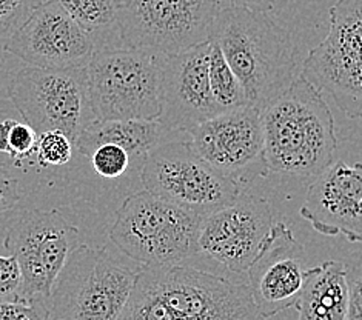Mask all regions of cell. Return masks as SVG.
Here are the masks:
<instances>
[{
	"label": "cell",
	"mask_w": 362,
	"mask_h": 320,
	"mask_svg": "<svg viewBox=\"0 0 362 320\" xmlns=\"http://www.w3.org/2000/svg\"><path fill=\"white\" fill-rule=\"evenodd\" d=\"M119 320H265L244 283L192 266L144 268Z\"/></svg>",
	"instance_id": "cell-1"
},
{
	"label": "cell",
	"mask_w": 362,
	"mask_h": 320,
	"mask_svg": "<svg viewBox=\"0 0 362 320\" xmlns=\"http://www.w3.org/2000/svg\"><path fill=\"white\" fill-rule=\"evenodd\" d=\"M261 122L269 172L315 179L334 162L332 109L303 74L261 111Z\"/></svg>",
	"instance_id": "cell-2"
},
{
	"label": "cell",
	"mask_w": 362,
	"mask_h": 320,
	"mask_svg": "<svg viewBox=\"0 0 362 320\" xmlns=\"http://www.w3.org/2000/svg\"><path fill=\"white\" fill-rule=\"evenodd\" d=\"M236 74L252 107L262 111L295 81L296 53L287 30L267 13L227 4L211 39Z\"/></svg>",
	"instance_id": "cell-3"
},
{
	"label": "cell",
	"mask_w": 362,
	"mask_h": 320,
	"mask_svg": "<svg viewBox=\"0 0 362 320\" xmlns=\"http://www.w3.org/2000/svg\"><path fill=\"white\" fill-rule=\"evenodd\" d=\"M202 220V215L144 189L125 198L110 240L144 268L176 266L199 253Z\"/></svg>",
	"instance_id": "cell-4"
},
{
	"label": "cell",
	"mask_w": 362,
	"mask_h": 320,
	"mask_svg": "<svg viewBox=\"0 0 362 320\" xmlns=\"http://www.w3.org/2000/svg\"><path fill=\"white\" fill-rule=\"evenodd\" d=\"M141 270L108 248L79 245L51 290L48 320H119Z\"/></svg>",
	"instance_id": "cell-5"
},
{
	"label": "cell",
	"mask_w": 362,
	"mask_h": 320,
	"mask_svg": "<svg viewBox=\"0 0 362 320\" xmlns=\"http://www.w3.org/2000/svg\"><path fill=\"white\" fill-rule=\"evenodd\" d=\"M87 86L96 120H158L160 56L127 47L94 51Z\"/></svg>",
	"instance_id": "cell-6"
},
{
	"label": "cell",
	"mask_w": 362,
	"mask_h": 320,
	"mask_svg": "<svg viewBox=\"0 0 362 320\" xmlns=\"http://www.w3.org/2000/svg\"><path fill=\"white\" fill-rule=\"evenodd\" d=\"M226 5V0H120V40L159 56L184 53L210 42Z\"/></svg>",
	"instance_id": "cell-7"
},
{
	"label": "cell",
	"mask_w": 362,
	"mask_h": 320,
	"mask_svg": "<svg viewBox=\"0 0 362 320\" xmlns=\"http://www.w3.org/2000/svg\"><path fill=\"white\" fill-rule=\"evenodd\" d=\"M141 180L146 191L202 218L235 202L243 193V186L206 163L189 141L170 137L146 155Z\"/></svg>",
	"instance_id": "cell-8"
},
{
	"label": "cell",
	"mask_w": 362,
	"mask_h": 320,
	"mask_svg": "<svg viewBox=\"0 0 362 320\" xmlns=\"http://www.w3.org/2000/svg\"><path fill=\"white\" fill-rule=\"evenodd\" d=\"M13 105L39 136L60 131L76 143L96 120L93 114L87 66L70 70H42L25 66L8 88Z\"/></svg>",
	"instance_id": "cell-9"
},
{
	"label": "cell",
	"mask_w": 362,
	"mask_h": 320,
	"mask_svg": "<svg viewBox=\"0 0 362 320\" xmlns=\"http://www.w3.org/2000/svg\"><path fill=\"white\" fill-rule=\"evenodd\" d=\"M330 31L310 51L303 76L350 119L362 117V0H338Z\"/></svg>",
	"instance_id": "cell-10"
},
{
	"label": "cell",
	"mask_w": 362,
	"mask_h": 320,
	"mask_svg": "<svg viewBox=\"0 0 362 320\" xmlns=\"http://www.w3.org/2000/svg\"><path fill=\"white\" fill-rule=\"evenodd\" d=\"M79 230L59 210L25 213L5 239L8 253L16 257L22 274V300L49 302L59 273L79 247Z\"/></svg>",
	"instance_id": "cell-11"
},
{
	"label": "cell",
	"mask_w": 362,
	"mask_h": 320,
	"mask_svg": "<svg viewBox=\"0 0 362 320\" xmlns=\"http://www.w3.org/2000/svg\"><path fill=\"white\" fill-rule=\"evenodd\" d=\"M188 134L189 145L206 163L243 188L270 174L261 111L252 105L219 112Z\"/></svg>",
	"instance_id": "cell-12"
},
{
	"label": "cell",
	"mask_w": 362,
	"mask_h": 320,
	"mask_svg": "<svg viewBox=\"0 0 362 320\" xmlns=\"http://www.w3.org/2000/svg\"><path fill=\"white\" fill-rule=\"evenodd\" d=\"M5 51L42 70L85 68L96 43L53 0H45L5 42Z\"/></svg>",
	"instance_id": "cell-13"
},
{
	"label": "cell",
	"mask_w": 362,
	"mask_h": 320,
	"mask_svg": "<svg viewBox=\"0 0 362 320\" xmlns=\"http://www.w3.org/2000/svg\"><path fill=\"white\" fill-rule=\"evenodd\" d=\"M273 225L270 203L243 191L235 202L205 215L199 231V253L230 273H247Z\"/></svg>",
	"instance_id": "cell-14"
},
{
	"label": "cell",
	"mask_w": 362,
	"mask_h": 320,
	"mask_svg": "<svg viewBox=\"0 0 362 320\" xmlns=\"http://www.w3.org/2000/svg\"><path fill=\"white\" fill-rule=\"evenodd\" d=\"M312 268L304 247L282 222H274L259 253L247 270L250 292L267 320L298 304Z\"/></svg>",
	"instance_id": "cell-15"
},
{
	"label": "cell",
	"mask_w": 362,
	"mask_h": 320,
	"mask_svg": "<svg viewBox=\"0 0 362 320\" xmlns=\"http://www.w3.org/2000/svg\"><path fill=\"white\" fill-rule=\"evenodd\" d=\"M209 57L210 42L160 56L162 111L158 120L168 133H189L221 112L210 88Z\"/></svg>",
	"instance_id": "cell-16"
},
{
	"label": "cell",
	"mask_w": 362,
	"mask_h": 320,
	"mask_svg": "<svg viewBox=\"0 0 362 320\" xmlns=\"http://www.w3.org/2000/svg\"><path fill=\"white\" fill-rule=\"evenodd\" d=\"M299 214L319 235L362 244V163L333 162L313 179Z\"/></svg>",
	"instance_id": "cell-17"
},
{
	"label": "cell",
	"mask_w": 362,
	"mask_h": 320,
	"mask_svg": "<svg viewBox=\"0 0 362 320\" xmlns=\"http://www.w3.org/2000/svg\"><path fill=\"white\" fill-rule=\"evenodd\" d=\"M170 134L159 120H94L83 129L74 148L90 155L100 145H116L132 155V160H145L148 153Z\"/></svg>",
	"instance_id": "cell-18"
},
{
	"label": "cell",
	"mask_w": 362,
	"mask_h": 320,
	"mask_svg": "<svg viewBox=\"0 0 362 320\" xmlns=\"http://www.w3.org/2000/svg\"><path fill=\"white\" fill-rule=\"evenodd\" d=\"M295 307L298 320H346L347 282L342 261L313 266Z\"/></svg>",
	"instance_id": "cell-19"
},
{
	"label": "cell",
	"mask_w": 362,
	"mask_h": 320,
	"mask_svg": "<svg viewBox=\"0 0 362 320\" xmlns=\"http://www.w3.org/2000/svg\"><path fill=\"white\" fill-rule=\"evenodd\" d=\"M96 43L105 49L108 36L119 34L120 0H53ZM120 37V34H119Z\"/></svg>",
	"instance_id": "cell-20"
},
{
	"label": "cell",
	"mask_w": 362,
	"mask_h": 320,
	"mask_svg": "<svg viewBox=\"0 0 362 320\" xmlns=\"http://www.w3.org/2000/svg\"><path fill=\"white\" fill-rule=\"evenodd\" d=\"M209 76L213 99L221 112L250 105L243 85L233 73L218 43L213 40H210Z\"/></svg>",
	"instance_id": "cell-21"
},
{
	"label": "cell",
	"mask_w": 362,
	"mask_h": 320,
	"mask_svg": "<svg viewBox=\"0 0 362 320\" xmlns=\"http://www.w3.org/2000/svg\"><path fill=\"white\" fill-rule=\"evenodd\" d=\"M74 143L60 131H48L39 136L37 162L42 168L60 167L71 160Z\"/></svg>",
	"instance_id": "cell-22"
},
{
	"label": "cell",
	"mask_w": 362,
	"mask_h": 320,
	"mask_svg": "<svg viewBox=\"0 0 362 320\" xmlns=\"http://www.w3.org/2000/svg\"><path fill=\"white\" fill-rule=\"evenodd\" d=\"M39 134L28 124L14 122L8 139L4 154L11 160L14 167L21 168L25 160H28L33 154H36L37 150Z\"/></svg>",
	"instance_id": "cell-23"
},
{
	"label": "cell",
	"mask_w": 362,
	"mask_h": 320,
	"mask_svg": "<svg viewBox=\"0 0 362 320\" xmlns=\"http://www.w3.org/2000/svg\"><path fill=\"white\" fill-rule=\"evenodd\" d=\"M91 165L99 176L105 179H117L130 168L132 155L116 145H100L90 155Z\"/></svg>",
	"instance_id": "cell-24"
},
{
	"label": "cell",
	"mask_w": 362,
	"mask_h": 320,
	"mask_svg": "<svg viewBox=\"0 0 362 320\" xmlns=\"http://www.w3.org/2000/svg\"><path fill=\"white\" fill-rule=\"evenodd\" d=\"M347 282V317L362 320V253H353L342 259Z\"/></svg>",
	"instance_id": "cell-25"
},
{
	"label": "cell",
	"mask_w": 362,
	"mask_h": 320,
	"mask_svg": "<svg viewBox=\"0 0 362 320\" xmlns=\"http://www.w3.org/2000/svg\"><path fill=\"white\" fill-rule=\"evenodd\" d=\"M45 0H0V37L11 36Z\"/></svg>",
	"instance_id": "cell-26"
},
{
	"label": "cell",
	"mask_w": 362,
	"mask_h": 320,
	"mask_svg": "<svg viewBox=\"0 0 362 320\" xmlns=\"http://www.w3.org/2000/svg\"><path fill=\"white\" fill-rule=\"evenodd\" d=\"M22 302V274L13 254H0V304Z\"/></svg>",
	"instance_id": "cell-27"
},
{
	"label": "cell",
	"mask_w": 362,
	"mask_h": 320,
	"mask_svg": "<svg viewBox=\"0 0 362 320\" xmlns=\"http://www.w3.org/2000/svg\"><path fill=\"white\" fill-rule=\"evenodd\" d=\"M0 320H48V305L42 302L0 304Z\"/></svg>",
	"instance_id": "cell-28"
},
{
	"label": "cell",
	"mask_w": 362,
	"mask_h": 320,
	"mask_svg": "<svg viewBox=\"0 0 362 320\" xmlns=\"http://www.w3.org/2000/svg\"><path fill=\"white\" fill-rule=\"evenodd\" d=\"M21 201L19 182L10 176H0V214L14 208Z\"/></svg>",
	"instance_id": "cell-29"
},
{
	"label": "cell",
	"mask_w": 362,
	"mask_h": 320,
	"mask_svg": "<svg viewBox=\"0 0 362 320\" xmlns=\"http://www.w3.org/2000/svg\"><path fill=\"white\" fill-rule=\"evenodd\" d=\"M227 4L247 8V10L259 11V13H269L273 10L276 0H226Z\"/></svg>",
	"instance_id": "cell-30"
},
{
	"label": "cell",
	"mask_w": 362,
	"mask_h": 320,
	"mask_svg": "<svg viewBox=\"0 0 362 320\" xmlns=\"http://www.w3.org/2000/svg\"><path fill=\"white\" fill-rule=\"evenodd\" d=\"M8 160L10 159H5L4 154L0 153V176H8Z\"/></svg>",
	"instance_id": "cell-31"
}]
</instances>
